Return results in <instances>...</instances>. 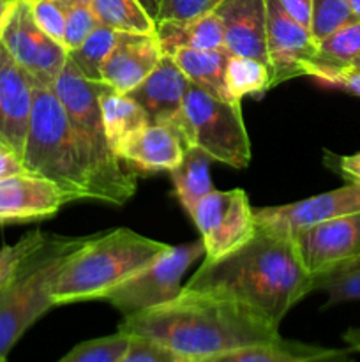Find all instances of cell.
Masks as SVG:
<instances>
[{
  "mask_svg": "<svg viewBox=\"0 0 360 362\" xmlns=\"http://www.w3.org/2000/svg\"><path fill=\"white\" fill-rule=\"evenodd\" d=\"M7 2H13V0H7Z\"/></svg>",
  "mask_w": 360,
  "mask_h": 362,
  "instance_id": "681fc988",
  "label": "cell"
},
{
  "mask_svg": "<svg viewBox=\"0 0 360 362\" xmlns=\"http://www.w3.org/2000/svg\"><path fill=\"white\" fill-rule=\"evenodd\" d=\"M116 362H193L152 339L131 336L126 354Z\"/></svg>",
  "mask_w": 360,
  "mask_h": 362,
  "instance_id": "d590c367",
  "label": "cell"
},
{
  "mask_svg": "<svg viewBox=\"0 0 360 362\" xmlns=\"http://www.w3.org/2000/svg\"><path fill=\"white\" fill-rule=\"evenodd\" d=\"M119 331L152 339L193 362L281 339L277 325L246 304L193 292L127 315Z\"/></svg>",
  "mask_w": 360,
  "mask_h": 362,
  "instance_id": "6da1fadb",
  "label": "cell"
},
{
  "mask_svg": "<svg viewBox=\"0 0 360 362\" xmlns=\"http://www.w3.org/2000/svg\"><path fill=\"white\" fill-rule=\"evenodd\" d=\"M327 293L323 310L342 303L360 300V257L313 276V292Z\"/></svg>",
  "mask_w": 360,
  "mask_h": 362,
  "instance_id": "83f0119b",
  "label": "cell"
},
{
  "mask_svg": "<svg viewBox=\"0 0 360 362\" xmlns=\"http://www.w3.org/2000/svg\"><path fill=\"white\" fill-rule=\"evenodd\" d=\"M25 172L56 184L69 202L92 200V179L67 113L53 88L34 85Z\"/></svg>",
  "mask_w": 360,
  "mask_h": 362,
  "instance_id": "5b68a950",
  "label": "cell"
},
{
  "mask_svg": "<svg viewBox=\"0 0 360 362\" xmlns=\"http://www.w3.org/2000/svg\"><path fill=\"white\" fill-rule=\"evenodd\" d=\"M224 0H161L157 21H184L203 16L217 9Z\"/></svg>",
  "mask_w": 360,
  "mask_h": 362,
  "instance_id": "e575fe53",
  "label": "cell"
},
{
  "mask_svg": "<svg viewBox=\"0 0 360 362\" xmlns=\"http://www.w3.org/2000/svg\"><path fill=\"white\" fill-rule=\"evenodd\" d=\"M73 2H81V4H90V0H73Z\"/></svg>",
  "mask_w": 360,
  "mask_h": 362,
  "instance_id": "bcb514c9",
  "label": "cell"
},
{
  "mask_svg": "<svg viewBox=\"0 0 360 362\" xmlns=\"http://www.w3.org/2000/svg\"><path fill=\"white\" fill-rule=\"evenodd\" d=\"M201 255H205L201 239L172 246L154 264L115 286L102 300L116 308L124 317L169 303L182 290L180 279Z\"/></svg>",
  "mask_w": 360,
  "mask_h": 362,
  "instance_id": "9c48e42d",
  "label": "cell"
},
{
  "mask_svg": "<svg viewBox=\"0 0 360 362\" xmlns=\"http://www.w3.org/2000/svg\"><path fill=\"white\" fill-rule=\"evenodd\" d=\"M104 83L90 81L67 59L62 73L53 85L74 131L92 179V200L122 207L136 193L133 173L122 166L113 152L102 124L99 94Z\"/></svg>",
  "mask_w": 360,
  "mask_h": 362,
  "instance_id": "277c9868",
  "label": "cell"
},
{
  "mask_svg": "<svg viewBox=\"0 0 360 362\" xmlns=\"http://www.w3.org/2000/svg\"><path fill=\"white\" fill-rule=\"evenodd\" d=\"M292 240L304 269L311 276L320 274L360 257V212L311 226Z\"/></svg>",
  "mask_w": 360,
  "mask_h": 362,
  "instance_id": "4fadbf2b",
  "label": "cell"
},
{
  "mask_svg": "<svg viewBox=\"0 0 360 362\" xmlns=\"http://www.w3.org/2000/svg\"><path fill=\"white\" fill-rule=\"evenodd\" d=\"M0 45L34 85L53 88L67 62V49L39 28L30 0H13L0 21Z\"/></svg>",
  "mask_w": 360,
  "mask_h": 362,
  "instance_id": "ba28073f",
  "label": "cell"
},
{
  "mask_svg": "<svg viewBox=\"0 0 360 362\" xmlns=\"http://www.w3.org/2000/svg\"><path fill=\"white\" fill-rule=\"evenodd\" d=\"M226 87L232 101L240 105L247 95H260L272 88L270 67L251 57L229 55L226 64Z\"/></svg>",
  "mask_w": 360,
  "mask_h": 362,
  "instance_id": "4316f807",
  "label": "cell"
},
{
  "mask_svg": "<svg viewBox=\"0 0 360 362\" xmlns=\"http://www.w3.org/2000/svg\"><path fill=\"white\" fill-rule=\"evenodd\" d=\"M169 247L129 228L88 237L56 274L52 288L53 304L102 300L115 286L154 264Z\"/></svg>",
  "mask_w": 360,
  "mask_h": 362,
  "instance_id": "3957f363",
  "label": "cell"
},
{
  "mask_svg": "<svg viewBox=\"0 0 360 362\" xmlns=\"http://www.w3.org/2000/svg\"><path fill=\"white\" fill-rule=\"evenodd\" d=\"M320 83L328 85V87L342 88V90L360 98V71L352 69V67L330 74V76H327L325 80H321Z\"/></svg>",
  "mask_w": 360,
  "mask_h": 362,
  "instance_id": "74e56055",
  "label": "cell"
},
{
  "mask_svg": "<svg viewBox=\"0 0 360 362\" xmlns=\"http://www.w3.org/2000/svg\"><path fill=\"white\" fill-rule=\"evenodd\" d=\"M360 55V20L344 25L318 42L314 59L307 64L306 76L321 81L330 74L352 67Z\"/></svg>",
  "mask_w": 360,
  "mask_h": 362,
  "instance_id": "603a6c76",
  "label": "cell"
},
{
  "mask_svg": "<svg viewBox=\"0 0 360 362\" xmlns=\"http://www.w3.org/2000/svg\"><path fill=\"white\" fill-rule=\"evenodd\" d=\"M69 204L56 184L32 175L18 173L0 180V223L39 221L55 216Z\"/></svg>",
  "mask_w": 360,
  "mask_h": 362,
  "instance_id": "9a60e30c",
  "label": "cell"
},
{
  "mask_svg": "<svg viewBox=\"0 0 360 362\" xmlns=\"http://www.w3.org/2000/svg\"><path fill=\"white\" fill-rule=\"evenodd\" d=\"M155 35L164 55H173L176 49L224 48L222 23L215 11L193 20L161 21Z\"/></svg>",
  "mask_w": 360,
  "mask_h": 362,
  "instance_id": "ffe728a7",
  "label": "cell"
},
{
  "mask_svg": "<svg viewBox=\"0 0 360 362\" xmlns=\"http://www.w3.org/2000/svg\"><path fill=\"white\" fill-rule=\"evenodd\" d=\"M138 2L141 4V6L145 7V11H147L148 14H150L152 18H154L155 21H157V13H159V6L155 0H138Z\"/></svg>",
  "mask_w": 360,
  "mask_h": 362,
  "instance_id": "60d3db41",
  "label": "cell"
},
{
  "mask_svg": "<svg viewBox=\"0 0 360 362\" xmlns=\"http://www.w3.org/2000/svg\"><path fill=\"white\" fill-rule=\"evenodd\" d=\"M180 292L207 293L246 304L275 324L313 293L292 239L258 230L249 240L215 260H205Z\"/></svg>",
  "mask_w": 360,
  "mask_h": 362,
  "instance_id": "7a4b0ae2",
  "label": "cell"
},
{
  "mask_svg": "<svg viewBox=\"0 0 360 362\" xmlns=\"http://www.w3.org/2000/svg\"><path fill=\"white\" fill-rule=\"evenodd\" d=\"M323 161L332 172H335L342 179L348 180V184L360 186V152L349 156H339L335 152L325 151Z\"/></svg>",
  "mask_w": 360,
  "mask_h": 362,
  "instance_id": "8d00e7d4",
  "label": "cell"
},
{
  "mask_svg": "<svg viewBox=\"0 0 360 362\" xmlns=\"http://www.w3.org/2000/svg\"><path fill=\"white\" fill-rule=\"evenodd\" d=\"M116 30L99 25L78 48L67 52V59L74 67L90 81L102 83V64L108 59L113 45H115Z\"/></svg>",
  "mask_w": 360,
  "mask_h": 362,
  "instance_id": "f1b7e54d",
  "label": "cell"
},
{
  "mask_svg": "<svg viewBox=\"0 0 360 362\" xmlns=\"http://www.w3.org/2000/svg\"><path fill=\"white\" fill-rule=\"evenodd\" d=\"M215 13L221 18L224 48L229 55L268 64L265 0H224Z\"/></svg>",
  "mask_w": 360,
  "mask_h": 362,
  "instance_id": "ac0fdd59",
  "label": "cell"
},
{
  "mask_svg": "<svg viewBox=\"0 0 360 362\" xmlns=\"http://www.w3.org/2000/svg\"><path fill=\"white\" fill-rule=\"evenodd\" d=\"M282 7L288 11L289 16L295 18L300 25L309 28L311 25V9H313V0H281Z\"/></svg>",
  "mask_w": 360,
  "mask_h": 362,
  "instance_id": "ab89813d",
  "label": "cell"
},
{
  "mask_svg": "<svg viewBox=\"0 0 360 362\" xmlns=\"http://www.w3.org/2000/svg\"><path fill=\"white\" fill-rule=\"evenodd\" d=\"M164 55L155 34L116 32L115 45L102 64V83L119 94H129Z\"/></svg>",
  "mask_w": 360,
  "mask_h": 362,
  "instance_id": "2e32d148",
  "label": "cell"
},
{
  "mask_svg": "<svg viewBox=\"0 0 360 362\" xmlns=\"http://www.w3.org/2000/svg\"><path fill=\"white\" fill-rule=\"evenodd\" d=\"M189 85L191 81L176 66L173 57L162 55L155 69L127 95L145 110L150 124L173 127L180 115Z\"/></svg>",
  "mask_w": 360,
  "mask_h": 362,
  "instance_id": "e0dca14e",
  "label": "cell"
},
{
  "mask_svg": "<svg viewBox=\"0 0 360 362\" xmlns=\"http://www.w3.org/2000/svg\"><path fill=\"white\" fill-rule=\"evenodd\" d=\"M353 212H360V186L346 184L295 204L256 209L254 221L258 230L293 239L302 230Z\"/></svg>",
  "mask_w": 360,
  "mask_h": 362,
  "instance_id": "8fae6325",
  "label": "cell"
},
{
  "mask_svg": "<svg viewBox=\"0 0 360 362\" xmlns=\"http://www.w3.org/2000/svg\"><path fill=\"white\" fill-rule=\"evenodd\" d=\"M34 105V81L0 45V145L23 156Z\"/></svg>",
  "mask_w": 360,
  "mask_h": 362,
  "instance_id": "5bb4252c",
  "label": "cell"
},
{
  "mask_svg": "<svg viewBox=\"0 0 360 362\" xmlns=\"http://www.w3.org/2000/svg\"><path fill=\"white\" fill-rule=\"evenodd\" d=\"M155 2H157V6H159V4H161V0H155Z\"/></svg>",
  "mask_w": 360,
  "mask_h": 362,
  "instance_id": "c3c4849f",
  "label": "cell"
},
{
  "mask_svg": "<svg viewBox=\"0 0 360 362\" xmlns=\"http://www.w3.org/2000/svg\"><path fill=\"white\" fill-rule=\"evenodd\" d=\"M359 18L346 0H313L309 30L314 41L320 42L344 25Z\"/></svg>",
  "mask_w": 360,
  "mask_h": 362,
  "instance_id": "f546056e",
  "label": "cell"
},
{
  "mask_svg": "<svg viewBox=\"0 0 360 362\" xmlns=\"http://www.w3.org/2000/svg\"><path fill=\"white\" fill-rule=\"evenodd\" d=\"M172 57L191 83L208 92L214 98L233 103L229 98L228 87H226V64L229 59L228 49H176Z\"/></svg>",
  "mask_w": 360,
  "mask_h": 362,
  "instance_id": "44dd1931",
  "label": "cell"
},
{
  "mask_svg": "<svg viewBox=\"0 0 360 362\" xmlns=\"http://www.w3.org/2000/svg\"><path fill=\"white\" fill-rule=\"evenodd\" d=\"M88 237L46 235L44 243L0 286V357L52 308L53 281L67 258Z\"/></svg>",
  "mask_w": 360,
  "mask_h": 362,
  "instance_id": "8992f818",
  "label": "cell"
},
{
  "mask_svg": "<svg viewBox=\"0 0 360 362\" xmlns=\"http://www.w3.org/2000/svg\"><path fill=\"white\" fill-rule=\"evenodd\" d=\"M176 200L186 212L193 216L196 205L214 191L210 177V158L196 147L184 148V158L172 172Z\"/></svg>",
  "mask_w": 360,
  "mask_h": 362,
  "instance_id": "cb8c5ba5",
  "label": "cell"
},
{
  "mask_svg": "<svg viewBox=\"0 0 360 362\" xmlns=\"http://www.w3.org/2000/svg\"><path fill=\"white\" fill-rule=\"evenodd\" d=\"M173 129L186 147L203 151L214 161L232 168L251 163V141L240 105L214 98L191 83Z\"/></svg>",
  "mask_w": 360,
  "mask_h": 362,
  "instance_id": "52a82bcc",
  "label": "cell"
},
{
  "mask_svg": "<svg viewBox=\"0 0 360 362\" xmlns=\"http://www.w3.org/2000/svg\"><path fill=\"white\" fill-rule=\"evenodd\" d=\"M349 343L353 345V349H356L360 352V329H355V331H349L348 336H346Z\"/></svg>",
  "mask_w": 360,
  "mask_h": 362,
  "instance_id": "b9f144b4",
  "label": "cell"
},
{
  "mask_svg": "<svg viewBox=\"0 0 360 362\" xmlns=\"http://www.w3.org/2000/svg\"><path fill=\"white\" fill-rule=\"evenodd\" d=\"M7 6H9V2H7V0H0V21H2L4 14H6Z\"/></svg>",
  "mask_w": 360,
  "mask_h": 362,
  "instance_id": "ee69618b",
  "label": "cell"
},
{
  "mask_svg": "<svg viewBox=\"0 0 360 362\" xmlns=\"http://www.w3.org/2000/svg\"><path fill=\"white\" fill-rule=\"evenodd\" d=\"M44 233L41 230H35V232L27 233L13 246L0 247V286H4L13 278L20 265L44 243Z\"/></svg>",
  "mask_w": 360,
  "mask_h": 362,
  "instance_id": "d6a6232c",
  "label": "cell"
},
{
  "mask_svg": "<svg viewBox=\"0 0 360 362\" xmlns=\"http://www.w3.org/2000/svg\"><path fill=\"white\" fill-rule=\"evenodd\" d=\"M90 7L99 23L113 30L155 34L157 23L138 0H90Z\"/></svg>",
  "mask_w": 360,
  "mask_h": 362,
  "instance_id": "484cf974",
  "label": "cell"
},
{
  "mask_svg": "<svg viewBox=\"0 0 360 362\" xmlns=\"http://www.w3.org/2000/svg\"><path fill=\"white\" fill-rule=\"evenodd\" d=\"M352 69H356V71H360V55L356 57V59H355V62L352 64Z\"/></svg>",
  "mask_w": 360,
  "mask_h": 362,
  "instance_id": "f6af8a7d",
  "label": "cell"
},
{
  "mask_svg": "<svg viewBox=\"0 0 360 362\" xmlns=\"http://www.w3.org/2000/svg\"><path fill=\"white\" fill-rule=\"evenodd\" d=\"M0 362H7L6 357H0Z\"/></svg>",
  "mask_w": 360,
  "mask_h": 362,
  "instance_id": "7dc6e473",
  "label": "cell"
},
{
  "mask_svg": "<svg viewBox=\"0 0 360 362\" xmlns=\"http://www.w3.org/2000/svg\"><path fill=\"white\" fill-rule=\"evenodd\" d=\"M184 141L173 127L148 124L129 138L116 152L126 165L143 172H172L184 158Z\"/></svg>",
  "mask_w": 360,
  "mask_h": 362,
  "instance_id": "d6986e66",
  "label": "cell"
},
{
  "mask_svg": "<svg viewBox=\"0 0 360 362\" xmlns=\"http://www.w3.org/2000/svg\"><path fill=\"white\" fill-rule=\"evenodd\" d=\"M32 16L44 34L62 42L66 25V0H30Z\"/></svg>",
  "mask_w": 360,
  "mask_h": 362,
  "instance_id": "836d02e7",
  "label": "cell"
},
{
  "mask_svg": "<svg viewBox=\"0 0 360 362\" xmlns=\"http://www.w3.org/2000/svg\"><path fill=\"white\" fill-rule=\"evenodd\" d=\"M129 343L131 336L119 331L116 334L80 343L56 362H116L126 354Z\"/></svg>",
  "mask_w": 360,
  "mask_h": 362,
  "instance_id": "4dcf8cb0",
  "label": "cell"
},
{
  "mask_svg": "<svg viewBox=\"0 0 360 362\" xmlns=\"http://www.w3.org/2000/svg\"><path fill=\"white\" fill-rule=\"evenodd\" d=\"M267 9V52L272 87L296 76H306V67L314 59L318 42L309 28L300 25L281 0H265Z\"/></svg>",
  "mask_w": 360,
  "mask_h": 362,
  "instance_id": "7c38bea8",
  "label": "cell"
},
{
  "mask_svg": "<svg viewBox=\"0 0 360 362\" xmlns=\"http://www.w3.org/2000/svg\"><path fill=\"white\" fill-rule=\"evenodd\" d=\"M191 218L200 230L205 260L224 257L256 232L254 209L244 189H214L196 205Z\"/></svg>",
  "mask_w": 360,
  "mask_h": 362,
  "instance_id": "30bf717a",
  "label": "cell"
},
{
  "mask_svg": "<svg viewBox=\"0 0 360 362\" xmlns=\"http://www.w3.org/2000/svg\"><path fill=\"white\" fill-rule=\"evenodd\" d=\"M346 2L349 4V7H352V11L355 13V16L360 20V0H346Z\"/></svg>",
  "mask_w": 360,
  "mask_h": 362,
  "instance_id": "7bdbcfd3",
  "label": "cell"
},
{
  "mask_svg": "<svg viewBox=\"0 0 360 362\" xmlns=\"http://www.w3.org/2000/svg\"><path fill=\"white\" fill-rule=\"evenodd\" d=\"M99 106L106 136L115 154L133 134L150 124L145 110L134 99L112 90L108 85L99 94Z\"/></svg>",
  "mask_w": 360,
  "mask_h": 362,
  "instance_id": "7402d4cb",
  "label": "cell"
},
{
  "mask_svg": "<svg viewBox=\"0 0 360 362\" xmlns=\"http://www.w3.org/2000/svg\"><path fill=\"white\" fill-rule=\"evenodd\" d=\"M99 25L101 23L92 11L90 4L66 0V25H64L62 45L66 46L67 52L78 48Z\"/></svg>",
  "mask_w": 360,
  "mask_h": 362,
  "instance_id": "1f68e13d",
  "label": "cell"
},
{
  "mask_svg": "<svg viewBox=\"0 0 360 362\" xmlns=\"http://www.w3.org/2000/svg\"><path fill=\"white\" fill-rule=\"evenodd\" d=\"M23 172H25V166L20 156L14 154L11 148L0 145V180L11 175H18V173H23Z\"/></svg>",
  "mask_w": 360,
  "mask_h": 362,
  "instance_id": "f35d334b",
  "label": "cell"
},
{
  "mask_svg": "<svg viewBox=\"0 0 360 362\" xmlns=\"http://www.w3.org/2000/svg\"><path fill=\"white\" fill-rule=\"evenodd\" d=\"M335 356H339L335 350L282 341L281 338L279 341L244 346L198 362H321Z\"/></svg>",
  "mask_w": 360,
  "mask_h": 362,
  "instance_id": "d4e9b609",
  "label": "cell"
}]
</instances>
